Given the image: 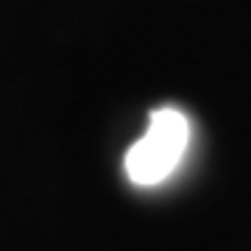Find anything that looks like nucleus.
<instances>
[{
  "label": "nucleus",
  "instance_id": "obj_1",
  "mask_svg": "<svg viewBox=\"0 0 251 251\" xmlns=\"http://www.w3.org/2000/svg\"><path fill=\"white\" fill-rule=\"evenodd\" d=\"M190 145V120L176 106L148 115V128L123 156V171L134 187H156L171 179Z\"/></svg>",
  "mask_w": 251,
  "mask_h": 251
}]
</instances>
